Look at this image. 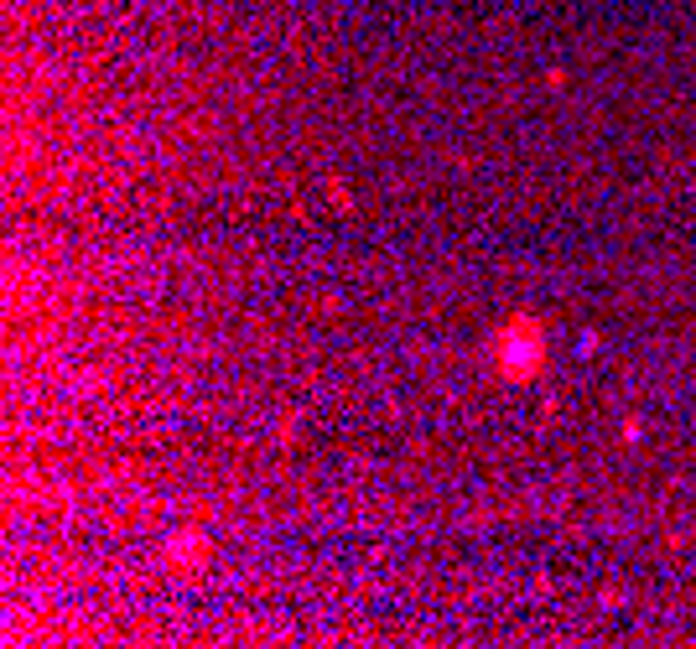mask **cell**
Returning a JSON list of instances; mask_svg holds the SVG:
<instances>
[{
  "label": "cell",
  "instance_id": "cell-1",
  "mask_svg": "<svg viewBox=\"0 0 696 649\" xmlns=\"http://www.w3.org/2000/svg\"><path fill=\"white\" fill-rule=\"evenodd\" d=\"M483 348H489V369L504 384H535L551 369V333H546V317H535V312L499 317Z\"/></svg>",
  "mask_w": 696,
  "mask_h": 649
},
{
  "label": "cell",
  "instance_id": "cell-2",
  "mask_svg": "<svg viewBox=\"0 0 696 649\" xmlns=\"http://www.w3.org/2000/svg\"><path fill=\"white\" fill-rule=\"evenodd\" d=\"M208 556H213V545H208V535L197 530H177L167 545H161V571H172V577H193V571L208 566Z\"/></svg>",
  "mask_w": 696,
  "mask_h": 649
},
{
  "label": "cell",
  "instance_id": "cell-3",
  "mask_svg": "<svg viewBox=\"0 0 696 649\" xmlns=\"http://www.w3.org/2000/svg\"><path fill=\"white\" fill-rule=\"evenodd\" d=\"M327 192H333V203H338V208H353V192L343 187V177H333V182H327Z\"/></svg>",
  "mask_w": 696,
  "mask_h": 649
},
{
  "label": "cell",
  "instance_id": "cell-4",
  "mask_svg": "<svg viewBox=\"0 0 696 649\" xmlns=\"http://www.w3.org/2000/svg\"><path fill=\"white\" fill-rule=\"evenodd\" d=\"M546 83H551V89L561 94V89H567V83H572V73H567V68H551V73H546Z\"/></svg>",
  "mask_w": 696,
  "mask_h": 649
},
{
  "label": "cell",
  "instance_id": "cell-5",
  "mask_svg": "<svg viewBox=\"0 0 696 649\" xmlns=\"http://www.w3.org/2000/svg\"><path fill=\"white\" fill-rule=\"evenodd\" d=\"M639 436H645V426H639V416H629L624 421V442H639Z\"/></svg>",
  "mask_w": 696,
  "mask_h": 649
}]
</instances>
